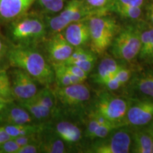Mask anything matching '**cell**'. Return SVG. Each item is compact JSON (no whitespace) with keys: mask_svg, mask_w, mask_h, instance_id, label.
Returning <instances> with one entry per match:
<instances>
[{"mask_svg":"<svg viewBox=\"0 0 153 153\" xmlns=\"http://www.w3.org/2000/svg\"><path fill=\"white\" fill-rule=\"evenodd\" d=\"M141 33L137 28L128 26L119 31L114 38L111 51L116 58L127 62L138 56L140 49Z\"/></svg>","mask_w":153,"mask_h":153,"instance_id":"5","label":"cell"},{"mask_svg":"<svg viewBox=\"0 0 153 153\" xmlns=\"http://www.w3.org/2000/svg\"><path fill=\"white\" fill-rule=\"evenodd\" d=\"M111 9L120 16L131 19L139 18L142 14L140 7H131V6L121 4L116 2L113 3Z\"/></svg>","mask_w":153,"mask_h":153,"instance_id":"23","label":"cell"},{"mask_svg":"<svg viewBox=\"0 0 153 153\" xmlns=\"http://www.w3.org/2000/svg\"><path fill=\"white\" fill-rule=\"evenodd\" d=\"M153 120V99L138 100L131 103L126 114L124 125L142 127Z\"/></svg>","mask_w":153,"mask_h":153,"instance_id":"9","label":"cell"},{"mask_svg":"<svg viewBox=\"0 0 153 153\" xmlns=\"http://www.w3.org/2000/svg\"><path fill=\"white\" fill-rule=\"evenodd\" d=\"M153 137L148 130L135 132L132 135V152L136 153H152Z\"/></svg>","mask_w":153,"mask_h":153,"instance_id":"20","label":"cell"},{"mask_svg":"<svg viewBox=\"0 0 153 153\" xmlns=\"http://www.w3.org/2000/svg\"><path fill=\"white\" fill-rule=\"evenodd\" d=\"M61 68H62L65 71H66L68 73L72 74V75L77 76V77L80 78V79H83L84 81H85L87 79L88 73L85 72V71L82 70L81 68H79V67L74 65H69L65 64V63H60Z\"/></svg>","mask_w":153,"mask_h":153,"instance_id":"30","label":"cell"},{"mask_svg":"<svg viewBox=\"0 0 153 153\" xmlns=\"http://www.w3.org/2000/svg\"><path fill=\"white\" fill-rule=\"evenodd\" d=\"M65 0H38L43 8L49 12H58L64 8Z\"/></svg>","mask_w":153,"mask_h":153,"instance_id":"28","label":"cell"},{"mask_svg":"<svg viewBox=\"0 0 153 153\" xmlns=\"http://www.w3.org/2000/svg\"><path fill=\"white\" fill-rule=\"evenodd\" d=\"M71 23L63 18L60 14L48 19V26L55 33H60V31L65 29Z\"/></svg>","mask_w":153,"mask_h":153,"instance_id":"27","label":"cell"},{"mask_svg":"<svg viewBox=\"0 0 153 153\" xmlns=\"http://www.w3.org/2000/svg\"><path fill=\"white\" fill-rule=\"evenodd\" d=\"M46 33L45 25L41 19L26 18L14 22L10 29L11 38L16 45L32 46L41 42Z\"/></svg>","mask_w":153,"mask_h":153,"instance_id":"4","label":"cell"},{"mask_svg":"<svg viewBox=\"0 0 153 153\" xmlns=\"http://www.w3.org/2000/svg\"><path fill=\"white\" fill-rule=\"evenodd\" d=\"M152 153H153V141H152Z\"/></svg>","mask_w":153,"mask_h":153,"instance_id":"45","label":"cell"},{"mask_svg":"<svg viewBox=\"0 0 153 153\" xmlns=\"http://www.w3.org/2000/svg\"><path fill=\"white\" fill-rule=\"evenodd\" d=\"M74 48L60 33H55L46 44V51L51 64L63 63L71 56Z\"/></svg>","mask_w":153,"mask_h":153,"instance_id":"11","label":"cell"},{"mask_svg":"<svg viewBox=\"0 0 153 153\" xmlns=\"http://www.w3.org/2000/svg\"><path fill=\"white\" fill-rule=\"evenodd\" d=\"M133 87L142 94L153 99V72L135 76L131 81Z\"/></svg>","mask_w":153,"mask_h":153,"instance_id":"21","label":"cell"},{"mask_svg":"<svg viewBox=\"0 0 153 153\" xmlns=\"http://www.w3.org/2000/svg\"><path fill=\"white\" fill-rule=\"evenodd\" d=\"M54 91L57 101L65 107L79 108L90 99V90L87 85L82 83L65 87H58Z\"/></svg>","mask_w":153,"mask_h":153,"instance_id":"8","label":"cell"},{"mask_svg":"<svg viewBox=\"0 0 153 153\" xmlns=\"http://www.w3.org/2000/svg\"><path fill=\"white\" fill-rule=\"evenodd\" d=\"M21 147L14 138L11 139L0 146V153H17Z\"/></svg>","mask_w":153,"mask_h":153,"instance_id":"31","label":"cell"},{"mask_svg":"<svg viewBox=\"0 0 153 153\" xmlns=\"http://www.w3.org/2000/svg\"><path fill=\"white\" fill-rule=\"evenodd\" d=\"M7 60L11 66L24 70L41 85L48 87L54 82L53 67L39 51L31 46L15 45L9 48Z\"/></svg>","mask_w":153,"mask_h":153,"instance_id":"1","label":"cell"},{"mask_svg":"<svg viewBox=\"0 0 153 153\" xmlns=\"http://www.w3.org/2000/svg\"><path fill=\"white\" fill-rule=\"evenodd\" d=\"M96 60H97V57H96L95 53H94L92 51H87V50L83 49L82 47H79L74 48L71 56L63 63L75 65L77 63L82 62Z\"/></svg>","mask_w":153,"mask_h":153,"instance_id":"24","label":"cell"},{"mask_svg":"<svg viewBox=\"0 0 153 153\" xmlns=\"http://www.w3.org/2000/svg\"><path fill=\"white\" fill-rule=\"evenodd\" d=\"M132 136L127 128L113 131L108 136L99 139L91 149L96 153H128L131 150Z\"/></svg>","mask_w":153,"mask_h":153,"instance_id":"6","label":"cell"},{"mask_svg":"<svg viewBox=\"0 0 153 153\" xmlns=\"http://www.w3.org/2000/svg\"><path fill=\"white\" fill-rule=\"evenodd\" d=\"M148 17L151 23L153 24V1H152L148 7Z\"/></svg>","mask_w":153,"mask_h":153,"instance_id":"42","label":"cell"},{"mask_svg":"<svg viewBox=\"0 0 153 153\" xmlns=\"http://www.w3.org/2000/svg\"><path fill=\"white\" fill-rule=\"evenodd\" d=\"M0 126H1L13 138L23 135L41 134L45 128V126L43 125L36 123L20 125H1Z\"/></svg>","mask_w":153,"mask_h":153,"instance_id":"19","label":"cell"},{"mask_svg":"<svg viewBox=\"0 0 153 153\" xmlns=\"http://www.w3.org/2000/svg\"><path fill=\"white\" fill-rule=\"evenodd\" d=\"M119 128V126L115 124H103L99 125L93 133L91 139H102L108 136L109 134Z\"/></svg>","mask_w":153,"mask_h":153,"instance_id":"29","label":"cell"},{"mask_svg":"<svg viewBox=\"0 0 153 153\" xmlns=\"http://www.w3.org/2000/svg\"><path fill=\"white\" fill-rule=\"evenodd\" d=\"M41 152L64 153L67 152L65 143L56 133H48L43 139H39Z\"/></svg>","mask_w":153,"mask_h":153,"instance_id":"18","label":"cell"},{"mask_svg":"<svg viewBox=\"0 0 153 153\" xmlns=\"http://www.w3.org/2000/svg\"><path fill=\"white\" fill-rule=\"evenodd\" d=\"M102 85L105 86V87L110 91L117 90V89H120V88L122 87V85L120 83L119 81L116 79V76L115 75L114 76H112V77L109 78V79H107L106 81H105L104 83H103Z\"/></svg>","mask_w":153,"mask_h":153,"instance_id":"34","label":"cell"},{"mask_svg":"<svg viewBox=\"0 0 153 153\" xmlns=\"http://www.w3.org/2000/svg\"><path fill=\"white\" fill-rule=\"evenodd\" d=\"M39 134H34V135H23L14 137V140L20 146H24L31 143H39V137H38Z\"/></svg>","mask_w":153,"mask_h":153,"instance_id":"32","label":"cell"},{"mask_svg":"<svg viewBox=\"0 0 153 153\" xmlns=\"http://www.w3.org/2000/svg\"><path fill=\"white\" fill-rule=\"evenodd\" d=\"M41 152L40 151L39 143H31L21 147L17 153H37Z\"/></svg>","mask_w":153,"mask_h":153,"instance_id":"35","label":"cell"},{"mask_svg":"<svg viewBox=\"0 0 153 153\" xmlns=\"http://www.w3.org/2000/svg\"><path fill=\"white\" fill-rule=\"evenodd\" d=\"M131 102L125 98L104 91L95 101L92 112L106 118L120 127L124 126L126 114Z\"/></svg>","mask_w":153,"mask_h":153,"instance_id":"3","label":"cell"},{"mask_svg":"<svg viewBox=\"0 0 153 153\" xmlns=\"http://www.w3.org/2000/svg\"><path fill=\"white\" fill-rule=\"evenodd\" d=\"M9 102H10V101L5 100V99H4L0 97V111H1L4 108V106L7 104V103H9Z\"/></svg>","mask_w":153,"mask_h":153,"instance_id":"43","label":"cell"},{"mask_svg":"<svg viewBox=\"0 0 153 153\" xmlns=\"http://www.w3.org/2000/svg\"><path fill=\"white\" fill-rule=\"evenodd\" d=\"M148 130L149 131L152 132V133H153V120H152V121L151 122V124H150V127H149V128Z\"/></svg>","mask_w":153,"mask_h":153,"instance_id":"44","label":"cell"},{"mask_svg":"<svg viewBox=\"0 0 153 153\" xmlns=\"http://www.w3.org/2000/svg\"><path fill=\"white\" fill-rule=\"evenodd\" d=\"M91 51L97 55L103 54L111 47L119 30L116 21L110 17L93 16L89 19Z\"/></svg>","mask_w":153,"mask_h":153,"instance_id":"2","label":"cell"},{"mask_svg":"<svg viewBox=\"0 0 153 153\" xmlns=\"http://www.w3.org/2000/svg\"><path fill=\"white\" fill-rule=\"evenodd\" d=\"M141 45L138 54V57L141 61L150 62V35L149 30H145L140 34Z\"/></svg>","mask_w":153,"mask_h":153,"instance_id":"26","label":"cell"},{"mask_svg":"<svg viewBox=\"0 0 153 153\" xmlns=\"http://www.w3.org/2000/svg\"><path fill=\"white\" fill-rule=\"evenodd\" d=\"M11 139H13V137H11L3 128L0 126V146Z\"/></svg>","mask_w":153,"mask_h":153,"instance_id":"40","label":"cell"},{"mask_svg":"<svg viewBox=\"0 0 153 153\" xmlns=\"http://www.w3.org/2000/svg\"><path fill=\"white\" fill-rule=\"evenodd\" d=\"M14 99L24 101L31 99L38 93V82L24 70L14 68L9 74Z\"/></svg>","mask_w":153,"mask_h":153,"instance_id":"7","label":"cell"},{"mask_svg":"<svg viewBox=\"0 0 153 153\" xmlns=\"http://www.w3.org/2000/svg\"><path fill=\"white\" fill-rule=\"evenodd\" d=\"M123 65L118 63L111 57H106L99 63L97 72L94 75V81L95 83L102 85L105 81L114 76Z\"/></svg>","mask_w":153,"mask_h":153,"instance_id":"15","label":"cell"},{"mask_svg":"<svg viewBox=\"0 0 153 153\" xmlns=\"http://www.w3.org/2000/svg\"><path fill=\"white\" fill-rule=\"evenodd\" d=\"M150 35V62L153 63V28L149 30Z\"/></svg>","mask_w":153,"mask_h":153,"instance_id":"41","label":"cell"},{"mask_svg":"<svg viewBox=\"0 0 153 153\" xmlns=\"http://www.w3.org/2000/svg\"><path fill=\"white\" fill-rule=\"evenodd\" d=\"M9 48L5 43L2 38H0V67L2 64L4 60L7 59V53H8Z\"/></svg>","mask_w":153,"mask_h":153,"instance_id":"37","label":"cell"},{"mask_svg":"<svg viewBox=\"0 0 153 153\" xmlns=\"http://www.w3.org/2000/svg\"><path fill=\"white\" fill-rule=\"evenodd\" d=\"M132 75V71L131 69L126 68L125 67H123L120 68L118 71L115 74L116 79H117L122 86H123L125 84L129 82Z\"/></svg>","mask_w":153,"mask_h":153,"instance_id":"33","label":"cell"},{"mask_svg":"<svg viewBox=\"0 0 153 153\" xmlns=\"http://www.w3.org/2000/svg\"><path fill=\"white\" fill-rule=\"evenodd\" d=\"M144 1L145 0H115L114 2L131 6V7H140L144 3Z\"/></svg>","mask_w":153,"mask_h":153,"instance_id":"38","label":"cell"},{"mask_svg":"<svg viewBox=\"0 0 153 153\" xmlns=\"http://www.w3.org/2000/svg\"><path fill=\"white\" fill-rule=\"evenodd\" d=\"M35 0H0V20L11 21L27 11Z\"/></svg>","mask_w":153,"mask_h":153,"instance_id":"14","label":"cell"},{"mask_svg":"<svg viewBox=\"0 0 153 153\" xmlns=\"http://www.w3.org/2000/svg\"><path fill=\"white\" fill-rule=\"evenodd\" d=\"M87 4L91 7L94 8L100 9L104 8V6L110 0H86Z\"/></svg>","mask_w":153,"mask_h":153,"instance_id":"39","label":"cell"},{"mask_svg":"<svg viewBox=\"0 0 153 153\" xmlns=\"http://www.w3.org/2000/svg\"><path fill=\"white\" fill-rule=\"evenodd\" d=\"M100 125L98 121L90 116V120H89L87 123V131H86V135L87 137H89V138H91V136H92L93 133H94L96 129L97 128V127Z\"/></svg>","mask_w":153,"mask_h":153,"instance_id":"36","label":"cell"},{"mask_svg":"<svg viewBox=\"0 0 153 153\" xmlns=\"http://www.w3.org/2000/svg\"><path fill=\"white\" fill-rule=\"evenodd\" d=\"M64 36L75 48L84 46L90 41L89 24L85 21L71 23L65 29Z\"/></svg>","mask_w":153,"mask_h":153,"instance_id":"13","label":"cell"},{"mask_svg":"<svg viewBox=\"0 0 153 153\" xmlns=\"http://www.w3.org/2000/svg\"><path fill=\"white\" fill-rule=\"evenodd\" d=\"M55 133L65 143L74 144L82 139V131L77 126L69 121H60L55 127Z\"/></svg>","mask_w":153,"mask_h":153,"instance_id":"16","label":"cell"},{"mask_svg":"<svg viewBox=\"0 0 153 153\" xmlns=\"http://www.w3.org/2000/svg\"><path fill=\"white\" fill-rule=\"evenodd\" d=\"M19 104L26 108L36 120H44L48 118L54 112L48 107L34 97L27 100L19 101Z\"/></svg>","mask_w":153,"mask_h":153,"instance_id":"17","label":"cell"},{"mask_svg":"<svg viewBox=\"0 0 153 153\" xmlns=\"http://www.w3.org/2000/svg\"><path fill=\"white\" fill-rule=\"evenodd\" d=\"M0 97L8 101L14 99L9 73L5 70H0Z\"/></svg>","mask_w":153,"mask_h":153,"instance_id":"25","label":"cell"},{"mask_svg":"<svg viewBox=\"0 0 153 153\" xmlns=\"http://www.w3.org/2000/svg\"><path fill=\"white\" fill-rule=\"evenodd\" d=\"M104 13V8L97 9L86 5L82 0H71L62 9L60 15L70 23L85 21L93 16H101Z\"/></svg>","mask_w":153,"mask_h":153,"instance_id":"10","label":"cell"},{"mask_svg":"<svg viewBox=\"0 0 153 153\" xmlns=\"http://www.w3.org/2000/svg\"><path fill=\"white\" fill-rule=\"evenodd\" d=\"M52 67L54 70L55 80L56 81L58 87H65V86L82 83V82H85L83 79H80L77 76L72 75V74L65 71L61 68L60 65H53Z\"/></svg>","mask_w":153,"mask_h":153,"instance_id":"22","label":"cell"},{"mask_svg":"<svg viewBox=\"0 0 153 153\" xmlns=\"http://www.w3.org/2000/svg\"><path fill=\"white\" fill-rule=\"evenodd\" d=\"M37 121L26 108L12 101L7 103L0 111V125H20Z\"/></svg>","mask_w":153,"mask_h":153,"instance_id":"12","label":"cell"}]
</instances>
